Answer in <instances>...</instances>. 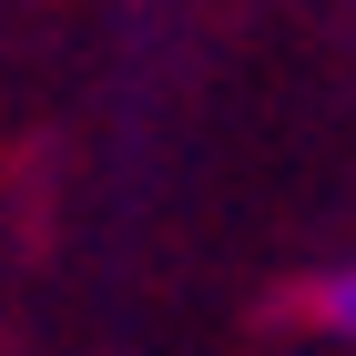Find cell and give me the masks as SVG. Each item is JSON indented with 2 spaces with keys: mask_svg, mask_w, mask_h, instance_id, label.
Listing matches in <instances>:
<instances>
[{
  "mask_svg": "<svg viewBox=\"0 0 356 356\" xmlns=\"http://www.w3.org/2000/svg\"><path fill=\"white\" fill-rule=\"evenodd\" d=\"M316 326H336V336H356V265H336L326 285H316Z\"/></svg>",
  "mask_w": 356,
  "mask_h": 356,
  "instance_id": "6da1fadb",
  "label": "cell"
}]
</instances>
